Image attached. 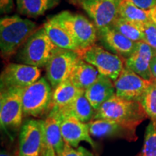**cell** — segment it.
I'll return each instance as SVG.
<instances>
[{
	"label": "cell",
	"mask_w": 156,
	"mask_h": 156,
	"mask_svg": "<svg viewBox=\"0 0 156 156\" xmlns=\"http://www.w3.org/2000/svg\"><path fill=\"white\" fill-rule=\"evenodd\" d=\"M140 28L143 34V41L153 48L156 55V26L151 20L140 23Z\"/></svg>",
	"instance_id": "cell-28"
},
{
	"label": "cell",
	"mask_w": 156,
	"mask_h": 156,
	"mask_svg": "<svg viewBox=\"0 0 156 156\" xmlns=\"http://www.w3.org/2000/svg\"><path fill=\"white\" fill-rule=\"evenodd\" d=\"M24 89L12 88L1 90L0 122L5 129L17 130L23 124V93Z\"/></svg>",
	"instance_id": "cell-8"
},
{
	"label": "cell",
	"mask_w": 156,
	"mask_h": 156,
	"mask_svg": "<svg viewBox=\"0 0 156 156\" xmlns=\"http://www.w3.org/2000/svg\"><path fill=\"white\" fill-rule=\"evenodd\" d=\"M0 156H11V155H9V153H7V152H5V151H2L1 155H0Z\"/></svg>",
	"instance_id": "cell-35"
},
{
	"label": "cell",
	"mask_w": 156,
	"mask_h": 156,
	"mask_svg": "<svg viewBox=\"0 0 156 156\" xmlns=\"http://www.w3.org/2000/svg\"><path fill=\"white\" fill-rule=\"evenodd\" d=\"M148 116L139 101L123 99L115 94L95 112L93 119H108L136 129Z\"/></svg>",
	"instance_id": "cell-2"
},
{
	"label": "cell",
	"mask_w": 156,
	"mask_h": 156,
	"mask_svg": "<svg viewBox=\"0 0 156 156\" xmlns=\"http://www.w3.org/2000/svg\"><path fill=\"white\" fill-rule=\"evenodd\" d=\"M41 156H57L56 152L51 146H46V149Z\"/></svg>",
	"instance_id": "cell-33"
},
{
	"label": "cell",
	"mask_w": 156,
	"mask_h": 156,
	"mask_svg": "<svg viewBox=\"0 0 156 156\" xmlns=\"http://www.w3.org/2000/svg\"><path fill=\"white\" fill-rule=\"evenodd\" d=\"M57 111L62 117H74L84 123L91 122L95 114V110L85 97V93L78 97L69 106Z\"/></svg>",
	"instance_id": "cell-21"
},
{
	"label": "cell",
	"mask_w": 156,
	"mask_h": 156,
	"mask_svg": "<svg viewBox=\"0 0 156 156\" xmlns=\"http://www.w3.org/2000/svg\"><path fill=\"white\" fill-rule=\"evenodd\" d=\"M61 130L64 142L71 147H78L81 142H86L95 147L87 123L80 122L74 117H62Z\"/></svg>",
	"instance_id": "cell-14"
},
{
	"label": "cell",
	"mask_w": 156,
	"mask_h": 156,
	"mask_svg": "<svg viewBox=\"0 0 156 156\" xmlns=\"http://www.w3.org/2000/svg\"><path fill=\"white\" fill-rule=\"evenodd\" d=\"M140 156H156V122H151L146 129Z\"/></svg>",
	"instance_id": "cell-27"
},
{
	"label": "cell",
	"mask_w": 156,
	"mask_h": 156,
	"mask_svg": "<svg viewBox=\"0 0 156 156\" xmlns=\"http://www.w3.org/2000/svg\"><path fill=\"white\" fill-rule=\"evenodd\" d=\"M154 55L155 52L144 41L136 42L135 50L125 59V67L147 80H153L151 62Z\"/></svg>",
	"instance_id": "cell-15"
},
{
	"label": "cell",
	"mask_w": 156,
	"mask_h": 156,
	"mask_svg": "<svg viewBox=\"0 0 156 156\" xmlns=\"http://www.w3.org/2000/svg\"><path fill=\"white\" fill-rule=\"evenodd\" d=\"M37 25L29 19L12 15L0 20V48L3 58H9L37 30Z\"/></svg>",
	"instance_id": "cell-1"
},
{
	"label": "cell",
	"mask_w": 156,
	"mask_h": 156,
	"mask_svg": "<svg viewBox=\"0 0 156 156\" xmlns=\"http://www.w3.org/2000/svg\"><path fill=\"white\" fill-rule=\"evenodd\" d=\"M135 156H140V153L138 154V155H135Z\"/></svg>",
	"instance_id": "cell-36"
},
{
	"label": "cell",
	"mask_w": 156,
	"mask_h": 156,
	"mask_svg": "<svg viewBox=\"0 0 156 156\" xmlns=\"http://www.w3.org/2000/svg\"><path fill=\"white\" fill-rule=\"evenodd\" d=\"M14 8V0H0L1 13L7 14L12 12Z\"/></svg>",
	"instance_id": "cell-31"
},
{
	"label": "cell",
	"mask_w": 156,
	"mask_h": 156,
	"mask_svg": "<svg viewBox=\"0 0 156 156\" xmlns=\"http://www.w3.org/2000/svg\"><path fill=\"white\" fill-rule=\"evenodd\" d=\"M57 156H95V155L82 146L75 148L66 143L63 152Z\"/></svg>",
	"instance_id": "cell-29"
},
{
	"label": "cell",
	"mask_w": 156,
	"mask_h": 156,
	"mask_svg": "<svg viewBox=\"0 0 156 156\" xmlns=\"http://www.w3.org/2000/svg\"><path fill=\"white\" fill-rule=\"evenodd\" d=\"M76 51L58 48L46 65V77L54 89L59 84L69 79L72 72L80 59Z\"/></svg>",
	"instance_id": "cell-9"
},
{
	"label": "cell",
	"mask_w": 156,
	"mask_h": 156,
	"mask_svg": "<svg viewBox=\"0 0 156 156\" xmlns=\"http://www.w3.org/2000/svg\"><path fill=\"white\" fill-rule=\"evenodd\" d=\"M77 52L82 59L92 64L99 73L114 82L125 67V58L118 54L111 53L97 45L94 44Z\"/></svg>",
	"instance_id": "cell-6"
},
{
	"label": "cell",
	"mask_w": 156,
	"mask_h": 156,
	"mask_svg": "<svg viewBox=\"0 0 156 156\" xmlns=\"http://www.w3.org/2000/svg\"><path fill=\"white\" fill-rule=\"evenodd\" d=\"M53 88L47 80L41 77L24 89L23 108L24 116L35 118L48 114L51 104Z\"/></svg>",
	"instance_id": "cell-4"
},
{
	"label": "cell",
	"mask_w": 156,
	"mask_h": 156,
	"mask_svg": "<svg viewBox=\"0 0 156 156\" xmlns=\"http://www.w3.org/2000/svg\"><path fill=\"white\" fill-rule=\"evenodd\" d=\"M151 70L153 78L156 80V55H154L151 59Z\"/></svg>",
	"instance_id": "cell-32"
},
{
	"label": "cell",
	"mask_w": 156,
	"mask_h": 156,
	"mask_svg": "<svg viewBox=\"0 0 156 156\" xmlns=\"http://www.w3.org/2000/svg\"><path fill=\"white\" fill-rule=\"evenodd\" d=\"M120 2L121 0H83L81 5L99 31L112 26L119 17Z\"/></svg>",
	"instance_id": "cell-11"
},
{
	"label": "cell",
	"mask_w": 156,
	"mask_h": 156,
	"mask_svg": "<svg viewBox=\"0 0 156 156\" xmlns=\"http://www.w3.org/2000/svg\"><path fill=\"white\" fill-rule=\"evenodd\" d=\"M41 69L24 64L9 63L0 76L1 90L12 88L25 89L40 79Z\"/></svg>",
	"instance_id": "cell-10"
},
{
	"label": "cell",
	"mask_w": 156,
	"mask_h": 156,
	"mask_svg": "<svg viewBox=\"0 0 156 156\" xmlns=\"http://www.w3.org/2000/svg\"><path fill=\"white\" fill-rule=\"evenodd\" d=\"M119 17L134 23H145L150 20L149 10L140 8L130 0H121Z\"/></svg>",
	"instance_id": "cell-24"
},
{
	"label": "cell",
	"mask_w": 156,
	"mask_h": 156,
	"mask_svg": "<svg viewBox=\"0 0 156 156\" xmlns=\"http://www.w3.org/2000/svg\"><path fill=\"white\" fill-rule=\"evenodd\" d=\"M44 27L51 41L58 48L76 51H79V48L69 33L53 17L48 20L45 23Z\"/></svg>",
	"instance_id": "cell-22"
},
{
	"label": "cell",
	"mask_w": 156,
	"mask_h": 156,
	"mask_svg": "<svg viewBox=\"0 0 156 156\" xmlns=\"http://www.w3.org/2000/svg\"><path fill=\"white\" fill-rule=\"evenodd\" d=\"M138 7L145 10H150L156 6V0H130Z\"/></svg>",
	"instance_id": "cell-30"
},
{
	"label": "cell",
	"mask_w": 156,
	"mask_h": 156,
	"mask_svg": "<svg viewBox=\"0 0 156 156\" xmlns=\"http://www.w3.org/2000/svg\"><path fill=\"white\" fill-rule=\"evenodd\" d=\"M46 147L44 120H25L20 131L19 156H41Z\"/></svg>",
	"instance_id": "cell-7"
},
{
	"label": "cell",
	"mask_w": 156,
	"mask_h": 156,
	"mask_svg": "<svg viewBox=\"0 0 156 156\" xmlns=\"http://www.w3.org/2000/svg\"><path fill=\"white\" fill-rule=\"evenodd\" d=\"M140 103L151 122H156V80H152L151 85L142 95Z\"/></svg>",
	"instance_id": "cell-26"
},
{
	"label": "cell",
	"mask_w": 156,
	"mask_h": 156,
	"mask_svg": "<svg viewBox=\"0 0 156 156\" xmlns=\"http://www.w3.org/2000/svg\"><path fill=\"white\" fill-rule=\"evenodd\" d=\"M58 48L43 26L37 29L21 47L17 54V60L21 64L41 68L47 64Z\"/></svg>",
	"instance_id": "cell-3"
},
{
	"label": "cell",
	"mask_w": 156,
	"mask_h": 156,
	"mask_svg": "<svg viewBox=\"0 0 156 156\" xmlns=\"http://www.w3.org/2000/svg\"><path fill=\"white\" fill-rule=\"evenodd\" d=\"M61 122V115L55 109L51 110L44 120L46 146H51L57 155L63 152L66 145L62 134Z\"/></svg>",
	"instance_id": "cell-18"
},
{
	"label": "cell",
	"mask_w": 156,
	"mask_h": 156,
	"mask_svg": "<svg viewBox=\"0 0 156 156\" xmlns=\"http://www.w3.org/2000/svg\"><path fill=\"white\" fill-rule=\"evenodd\" d=\"M151 82L125 67L114 82L116 95L125 100L140 102Z\"/></svg>",
	"instance_id": "cell-12"
},
{
	"label": "cell",
	"mask_w": 156,
	"mask_h": 156,
	"mask_svg": "<svg viewBox=\"0 0 156 156\" xmlns=\"http://www.w3.org/2000/svg\"><path fill=\"white\" fill-rule=\"evenodd\" d=\"M85 93V90L78 88L69 79L53 89L51 109L61 110L71 104L78 97Z\"/></svg>",
	"instance_id": "cell-19"
},
{
	"label": "cell",
	"mask_w": 156,
	"mask_h": 156,
	"mask_svg": "<svg viewBox=\"0 0 156 156\" xmlns=\"http://www.w3.org/2000/svg\"><path fill=\"white\" fill-rule=\"evenodd\" d=\"M99 34L106 48L125 59L135 50L136 42L126 38L112 26L99 30Z\"/></svg>",
	"instance_id": "cell-16"
},
{
	"label": "cell",
	"mask_w": 156,
	"mask_h": 156,
	"mask_svg": "<svg viewBox=\"0 0 156 156\" xmlns=\"http://www.w3.org/2000/svg\"><path fill=\"white\" fill-rule=\"evenodd\" d=\"M59 0H16L17 10L21 15L37 17L57 5Z\"/></svg>",
	"instance_id": "cell-23"
},
{
	"label": "cell",
	"mask_w": 156,
	"mask_h": 156,
	"mask_svg": "<svg viewBox=\"0 0 156 156\" xmlns=\"http://www.w3.org/2000/svg\"><path fill=\"white\" fill-rule=\"evenodd\" d=\"M53 18L69 33L79 50L94 45L97 39V28L83 15L64 11Z\"/></svg>",
	"instance_id": "cell-5"
},
{
	"label": "cell",
	"mask_w": 156,
	"mask_h": 156,
	"mask_svg": "<svg viewBox=\"0 0 156 156\" xmlns=\"http://www.w3.org/2000/svg\"><path fill=\"white\" fill-rule=\"evenodd\" d=\"M87 124L90 135L98 138H119L129 142H134L138 138L136 129L115 121L101 119H93Z\"/></svg>",
	"instance_id": "cell-13"
},
{
	"label": "cell",
	"mask_w": 156,
	"mask_h": 156,
	"mask_svg": "<svg viewBox=\"0 0 156 156\" xmlns=\"http://www.w3.org/2000/svg\"><path fill=\"white\" fill-rule=\"evenodd\" d=\"M99 74L94 66L80 58L74 67L69 80L78 88L85 90L95 83Z\"/></svg>",
	"instance_id": "cell-20"
},
{
	"label": "cell",
	"mask_w": 156,
	"mask_h": 156,
	"mask_svg": "<svg viewBox=\"0 0 156 156\" xmlns=\"http://www.w3.org/2000/svg\"><path fill=\"white\" fill-rule=\"evenodd\" d=\"M140 23L132 22L118 17L112 26L130 40L134 42H139L143 41V34Z\"/></svg>",
	"instance_id": "cell-25"
},
{
	"label": "cell",
	"mask_w": 156,
	"mask_h": 156,
	"mask_svg": "<svg viewBox=\"0 0 156 156\" xmlns=\"http://www.w3.org/2000/svg\"><path fill=\"white\" fill-rule=\"evenodd\" d=\"M115 94L116 90L114 81L101 74H99L95 83L85 90V97L95 112Z\"/></svg>",
	"instance_id": "cell-17"
},
{
	"label": "cell",
	"mask_w": 156,
	"mask_h": 156,
	"mask_svg": "<svg viewBox=\"0 0 156 156\" xmlns=\"http://www.w3.org/2000/svg\"><path fill=\"white\" fill-rule=\"evenodd\" d=\"M150 20L156 26V6L149 10Z\"/></svg>",
	"instance_id": "cell-34"
}]
</instances>
